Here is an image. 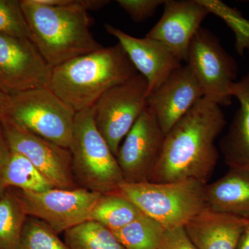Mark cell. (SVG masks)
<instances>
[{
    "instance_id": "cell-1",
    "label": "cell",
    "mask_w": 249,
    "mask_h": 249,
    "mask_svg": "<svg viewBox=\"0 0 249 249\" xmlns=\"http://www.w3.org/2000/svg\"><path fill=\"white\" fill-rule=\"evenodd\" d=\"M225 125L220 106L201 98L165 134L150 181L194 180L207 184L219 158L214 142Z\"/></svg>"
},
{
    "instance_id": "cell-2",
    "label": "cell",
    "mask_w": 249,
    "mask_h": 249,
    "mask_svg": "<svg viewBox=\"0 0 249 249\" xmlns=\"http://www.w3.org/2000/svg\"><path fill=\"white\" fill-rule=\"evenodd\" d=\"M20 4L30 40L52 69L102 48L90 30L92 18L85 0H72L71 4L61 6L36 0H22Z\"/></svg>"
},
{
    "instance_id": "cell-3",
    "label": "cell",
    "mask_w": 249,
    "mask_h": 249,
    "mask_svg": "<svg viewBox=\"0 0 249 249\" xmlns=\"http://www.w3.org/2000/svg\"><path fill=\"white\" fill-rule=\"evenodd\" d=\"M138 73L118 43L53 67L49 88L77 113L92 108L108 90Z\"/></svg>"
},
{
    "instance_id": "cell-4",
    "label": "cell",
    "mask_w": 249,
    "mask_h": 249,
    "mask_svg": "<svg viewBox=\"0 0 249 249\" xmlns=\"http://www.w3.org/2000/svg\"><path fill=\"white\" fill-rule=\"evenodd\" d=\"M206 186V183L194 180L124 182L118 193L167 230L184 227L207 207Z\"/></svg>"
},
{
    "instance_id": "cell-5",
    "label": "cell",
    "mask_w": 249,
    "mask_h": 249,
    "mask_svg": "<svg viewBox=\"0 0 249 249\" xmlns=\"http://www.w3.org/2000/svg\"><path fill=\"white\" fill-rule=\"evenodd\" d=\"M69 150L80 188L101 194L118 193L124 177L115 155L96 127L92 108L76 113Z\"/></svg>"
},
{
    "instance_id": "cell-6",
    "label": "cell",
    "mask_w": 249,
    "mask_h": 249,
    "mask_svg": "<svg viewBox=\"0 0 249 249\" xmlns=\"http://www.w3.org/2000/svg\"><path fill=\"white\" fill-rule=\"evenodd\" d=\"M76 112L49 88L9 96L4 116L29 132L69 149Z\"/></svg>"
},
{
    "instance_id": "cell-7",
    "label": "cell",
    "mask_w": 249,
    "mask_h": 249,
    "mask_svg": "<svg viewBox=\"0 0 249 249\" xmlns=\"http://www.w3.org/2000/svg\"><path fill=\"white\" fill-rule=\"evenodd\" d=\"M147 82L140 73L108 90L92 107L98 130L115 157L121 142L147 107Z\"/></svg>"
},
{
    "instance_id": "cell-8",
    "label": "cell",
    "mask_w": 249,
    "mask_h": 249,
    "mask_svg": "<svg viewBox=\"0 0 249 249\" xmlns=\"http://www.w3.org/2000/svg\"><path fill=\"white\" fill-rule=\"evenodd\" d=\"M186 65L204 91V97L218 106L232 102L237 78V63L211 32L199 28L190 45Z\"/></svg>"
},
{
    "instance_id": "cell-9",
    "label": "cell",
    "mask_w": 249,
    "mask_h": 249,
    "mask_svg": "<svg viewBox=\"0 0 249 249\" xmlns=\"http://www.w3.org/2000/svg\"><path fill=\"white\" fill-rule=\"evenodd\" d=\"M29 217L43 221L59 234L90 221L91 212L101 193L78 188H53L40 193H19Z\"/></svg>"
},
{
    "instance_id": "cell-10",
    "label": "cell",
    "mask_w": 249,
    "mask_h": 249,
    "mask_svg": "<svg viewBox=\"0 0 249 249\" xmlns=\"http://www.w3.org/2000/svg\"><path fill=\"white\" fill-rule=\"evenodd\" d=\"M10 150L30 160L54 188H78L72 170L71 152L40 136L19 127L3 116L0 120Z\"/></svg>"
},
{
    "instance_id": "cell-11",
    "label": "cell",
    "mask_w": 249,
    "mask_h": 249,
    "mask_svg": "<svg viewBox=\"0 0 249 249\" xmlns=\"http://www.w3.org/2000/svg\"><path fill=\"white\" fill-rule=\"evenodd\" d=\"M52 67L27 38L0 34V89L8 96L49 88Z\"/></svg>"
},
{
    "instance_id": "cell-12",
    "label": "cell",
    "mask_w": 249,
    "mask_h": 249,
    "mask_svg": "<svg viewBox=\"0 0 249 249\" xmlns=\"http://www.w3.org/2000/svg\"><path fill=\"white\" fill-rule=\"evenodd\" d=\"M165 137L152 111L145 108L119 147L116 160L124 182L150 181Z\"/></svg>"
},
{
    "instance_id": "cell-13",
    "label": "cell",
    "mask_w": 249,
    "mask_h": 249,
    "mask_svg": "<svg viewBox=\"0 0 249 249\" xmlns=\"http://www.w3.org/2000/svg\"><path fill=\"white\" fill-rule=\"evenodd\" d=\"M204 97V91L188 65L175 70L147 98V107L165 134Z\"/></svg>"
},
{
    "instance_id": "cell-14",
    "label": "cell",
    "mask_w": 249,
    "mask_h": 249,
    "mask_svg": "<svg viewBox=\"0 0 249 249\" xmlns=\"http://www.w3.org/2000/svg\"><path fill=\"white\" fill-rule=\"evenodd\" d=\"M105 28L117 39L137 71L146 79L147 96L183 65L173 51L160 41L147 37L137 38L110 24H105Z\"/></svg>"
},
{
    "instance_id": "cell-15",
    "label": "cell",
    "mask_w": 249,
    "mask_h": 249,
    "mask_svg": "<svg viewBox=\"0 0 249 249\" xmlns=\"http://www.w3.org/2000/svg\"><path fill=\"white\" fill-rule=\"evenodd\" d=\"M209 13L201 1H165L163 16L145 37L160 41L186 62L191 41Z\"/></svg>"
},
{
    "instance_id": "cell-16",
    "label": "cell",
    "mask_w": 249,
    "mask_h": 249,
    "mask_svg": "<svg viewBox=\"0 0 249 249\" xmlns=\"http://www.w3.org/2000/svg\"><path fill=\"white\" fill-rule=\"evenodd\" d=\"M249 218L206 207L184 229L197 249H237Z\"/></svg>"
},
{
    "instance_id": "cell-17",
    "label": "cell",
    "mask_w": 249,
    "mask_h": 249,
    "mask_svg": "<svg viewBox=\"0 0 249 249\" xmlns=\"http://www.w3.org/2000/svg\"><path fill=\"white\" fill-rule=\"evenodd\" d=\"M240 107L227 134L221 141L220 148L229 168L249 171V72L232 89Z\"/></svg>"
},
{
    "instance_id": "cell-18",
    "label": "cell",
    "mask_w": 249,
    "mask_h": 249,
    "mask_svg": "<svg viewBox=\"0 0 249 249\" xmlns=\"http://www.w3.org/2000/svg\"><path fill=\"white\" fill-rule=\"evenodd\" d=\"M207 207L249 217V171L229 168L222 178L206 186Z\"/></svg>"
},
{
    "instance_id": "cell-19",
    "label": "cell",
    "mask_w": 249,
    "mask_h": 249,
    "mask_svg": "<svg viewBox=\"0 0 249 249\" xmlns=\"http://www.w3.org/2000/svg\"><path fill=\"white\" fill-rule=\"evenodd\" d=\"M142 214V211L133 203L119 193H106L98 198L90 221L114 231L133 222Z\"/></svg>"
},
{
    "instance_id": "cell-20",
    "label": "cell",
    "mask_w": 249,
    "mask_h": 249,
    "mask_svg": "<svg viewBox=\"0 0 249 249\" xmlns=\"http://www.w3.org/2000/svg\"><path fill=\"white\" fill-rule=\"evenodd\" d=\"M27 217L19 194L6 190L0 198V249H20Z\"/></svg>"
},
{
    "instance_id": "cell-21",
    "label": "cell",
    "mask_w": 249,
    "mask_h": 249,
    "mask_svg": "<svg viewBox=\"0 0 249 249\" xmlns=\"http://www.w3.org/2000/svg\"><path fill=\"white\" fill-rule=\"evenodd\" d=\"M165 230L160 223L142 213L133 222L111 232L126 249H158Z\"/></svg>"
},
{
    "instance_id": "cell-22",
    "label": "cell",
    "mask_w": 249,
    "mask_h": 249,
    "mask_svg": "<svg viewBox=\"0 0 249 249\" xmlns=\"http://www.w3.org/2000/svg\"><path fill=\"white\" fill-rule=\"evenodd\" d=\"M5 184L7 188L16 187L20 191L31 193H40L54 188L30 160L12 151L5 173Z\"/></svg>"
},
{
    "instance_id": "cell-23",
    "label": "cell",
    "mask_w": 249,
    "mask_h": 249,
    "mask_svg": "<svg viewBox=\"0 0 249 249\" xmlns=\"http://www.w3.org/2000/svg\"><path fill=\"white\" fill-rule=\"evenodd\" d=\"M69 249H126L107 228L88 221L64 232Z\"/></svg>"
},
{
    "instance_id": "cell-24",
    "label": "cell",
    "mask_w": 249,
    "mask_h": 249,
    "mask_svg": "<svg viewBox=\"0 0 249 249\" xmlns=\"http://www.w3.org/2000/svg\"><path fill=\"white\" fill-rule=\"evenodd\" d=\"M20 249H69L48 224L28 216L21 239Z\"/></svg>"
},
{
    "instance_id": "cell-25",
    "label": "cell",
    "mask_w": 249,
    "mask_h": 249,
    "mask_svg": "<svg viewBox=\"0 0 249 249\" xmlns=\"http://www.w3.org/2000/svg\"><path fill=\"white\" fill-rule=\"evenodd\" d=\"M0 34L30 40L20 1L0 0Z\"/></svg>"
},
{
    "instance_id": "cell-26",
    "label": "cell",
    "mask_w": 249,
    "mask_h": 249,
    "mask_svg": "<svg viewBox=\"0 0 249 249\" xmlns=\"http://www.w3.org/2000/svg\"><path fill=\"white\" fill-rule=\"evenodd\" d=\"M201 1L208 8L210 13H214L224 18V20L235 31L237 36V49L239 53H242L245 49L247 48L244 34L245 31L249 40V22L241 17L240 14L226 6L222 2L217 1Z\"/></svg>"
},
{
    "instance_id": "cell-27",
    "label": "cell",
    "mask_w": 249,
    "mask_h": 249,
    "mask_svg": "<svg viewBox=\"0 0 249 249\" xmlns=\"http://www.w3.org/2000/svg\"><path fill=\"white\" fill-rule=\"evenodd\" d=\"M163 0H118L117 3L130 16L134 22L145 20L155 14L156 10L161 4Z\"/></svg>"
},
{
    "instance_id": "cell-28",
    "label": "cell",
    "mask_w": 249,
    "mask_h": 249,
    "mask_svg": "<svg viewBox=\"0 0 249 249\" xmlns=\"http://www.w3.org/2000/svg\"><path fill=\"white\" fill-rule=\"evenodd\" d=\"M158 249H197L187 235L184 227L167 229Z\"/></svg>"
},
{
    "instance_id": "cell-29",
    "label": "cell",
    "mask_w": 249,
    "mask_h": 249,
    "mask_svg": "<svg viewBox=\"0 0 249 249\" xmlns=\"http://www.w3.org/2000/svg\"><path fill=\"white\" fill-rule=\"evenodd\" d=\"M11 150L5 139L2 127L0 124V198L7 190L5 184V173L9 162Z\"/></svg>"
},
{
    "instance_id": "cell-30",
    "label": "cell",
    "mask_w": 249,
    "mask_h": 249,
    "mask_svg": "<svg viewBox=\"0 0 249 249\" xmlns=\"http://www.w3.org/2000/svg\"><path fill=\"white\" fill-rule=\"evenodd\" d=\"M237 249H249V218L248 224L239 240Z\"/></svg>"
},
{
    "instance_id": "cell-31",
    "label": "cell",
    "mask_w": 249,
    "mask_h": 249,
    "mask_svg": "<svg viewBox=\"0 0 249 249\" xmlns=\"http://www.w3.org/2000/svg\"><path fill=\"white\" fill-rule=\"evenodd\" d=\"M9 96L0 89V120L4 116L5 109L7 106Z\"/></svg>"
}]
</instances>
